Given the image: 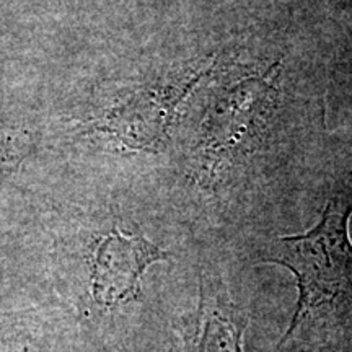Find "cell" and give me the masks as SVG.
I'll list each match as a JSON object with an SVG mask.
<instances>
[{"mask_svg": "<svg viewBox=\"0 0 352 352\" xmlns=\"http://www.w3.org/2000/svg\"><path fill=\"white\" fill-rule=\"evenodd\" d=\"M170 253L144 235L114 230L103 236L91 261V296L104 308L120 307L140 296V279L153 263L166 261Z\"/></svg>", "mask_w": 352, "mask_h": 352, "instance_id": "7a4b0ae2", "label": "cell"}, {"mask_svg": "<svg viewBox=\"0 0 352 352\" xmlns=\"http://www.w3.org/2000/svg\"><path fill=\"white\" fill-rule=\"evenodd\" d=\"M320 352H344V351L334 349V347H329V346H327V347H323V349H321Z\"/></svg>", "mask_w": 352, "mask_h": 352, "instance_id": "277c9868", "label": "cell"}, {"mask_svg": "<svg viewBox=\"0 0 352 352\" xmlns=\"http://www.w3.org/2000/svg\"><path fill=\"white\" fill-rule=\"evenodd\" d=\"M248 314L227 297L222 284L202 277L199 303L183 324V352H245Z\"/></svg>", "mask_w": 352, "mask_h": 352, "instance_id": "3957f363", "label": "cell"}, {"mask_svg": "<svg viewBox=\"0 0 352 352\" xmlns=\"http://www.w3.org/2000/svg\"><path fill=\"white\" fill-rule=\"evenodd\" d=\"M352 201L334 197L320 222L302 235L280 236L267 246L261 261L294 272L298 298L294 318L277 347H283L311 314L346 305L352 300Z\"/></svg>", "mask_w": 352, "mask_h": 352, "instance_id": "6da1fadb", "label": "cell"}]
</instances>
